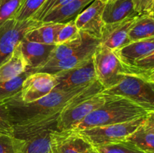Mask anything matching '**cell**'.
Returning <instances> with one entry per match:
<instances>
[{
	"label": "cell",
	"mask_w": 154,
	"mask_h": 153,
	"mask_svg": "<svg viewBox=\"0 0 154 153\" xmlns=\"http://www.w3.org/2000/svg\"><path fill=\"white\" fill-rule=\"evenodd\" d=\"M96 79L108 89L118 84L129 70L114 50L99 44L93 56Z\"/></svg>",
	"instance_id": "cell-5"
},
{
	"label": "cell",
	"mask_w": 154,
	"mask_h": 153,
	"mask_svg": "<svg viewBox=\"0 0 154 153\" xmlns=\"http://www.w3.org/2000/svg\"><path fill=\"white\" fill-rule=\"evenodd\" d=\"M80 34H81V32L77 27L75 20L66 22L63 24V26L57 33L55 40L56 45L72 40L79 36Z\"/></svg>",
	"instance_id": "cell-29"
},
{
	"label": "cell",
	"mask_w": 154,
	"mask_h": 153,
	"mask_svg": "<svg viewBox=\"0 0 154 153\" xmlns=\"http://www.w3.org/2000/svg\"><path fill=\"white\" fill-rule=\"evenodd\" d=\"M105 4L94 0L75 18V22L80 32L100 40L105 26L102 19Z\"/></svg>",
	"instance_id": "cell-11"
},
{
	"label": "cell",
	"mask_w": 154,
	"mask_h": 153,
	"mask_svg": "<svg viewBox=\"0 0 154 153\" xmlns=\"http://www.w3.org/2000/svg\"><path fill=\"white\" fill-rule=\"evenodd\" d=\"M19 152V140L12 130L0 128V153Z\"/></svg>",
	"instance_id": "cell-27"
},
{
	"label": "cell",
	"mask_w": 154,
	"mask_h": 153,
	"mask_svg": "<svg viewBox=\"0 0 154 153\" xmlns=\"http://www.w3.org/2000/svg\"><path fill=\"white\" fill-rule=\"evenodd\" d=\"M0 128L13 131L7 110L2 101H0Z\"/></svg>",
	"instance_id": "cell-32"
},
{
	"label": "cell",
	"mask_w": 154,
	"mask_h": 153,
	"mask_svg": "<svg viewBox=\"0 0 154 153\" xmlns=\"http://www.w3.org/2000/svg\"><path fill=\"white\" fill-rule=\"evenodd\" d=\"M99 1L102 2V3H104V4H106V3L109 2L111 1V0H99Z\"/></svg>",
	"instance_id": "cell-37"
},
{
	"label": "cell",
	"mask_w": 154,
	"mask_h": 153,
	"mask_svg": "<svg viewBox=\"0 0 154 153\" xmlns=\"http://www.w3.org/2000/svg\"><path fill=\"white\" fill-rule=\"evenodd\" d=\"M154 37V19L150 14L139 15L129 32L131 42Z\"/></svg>",
	"instance_id": "cell-22"
},
{
	"label": "cell",
	"mask_w": 154,
	"mask_h": 153,
	"mask_svg": "<svg viewBox=\"0 0 154 153\" xmlns=\"http://www.w3.org/2000/svg\"><path fill=\"white\" fill-rule=\"evenodd\" d=\"M57 129H46L19 140L18 153H51V133Z\"/></svg>",
	"instance_id": "cell-18"
},
{
	"label": "cell",
	"mask_w": 154,
	"mask_h": 153,
	"mask_svg": "<svg viewBox=\"0 0 154 153\" xmlns=\"http://www.w3.org/2000/svg\"><path fill=\"white\" fill-rule=\"evenodd\" d=\"M98 40L99 39L94 38L81 32L80 35L75 38L60 44L56 45L49 61H56L71 56L85 47L86 46Z\"/></svg>",
	"instance_id": "cell-19"
},
{
	"label": "cell",
	"mask_w": 154,
	"mask_h": 153,
	"mask_svg": "<svg viewBox=\"0 0 154 153\" xmlns=\"http://www.w3.org/2000/svg\"><path fill=\"white\" fill-rule=\"evenodd\" d=\"M153 50L154 37L132 41L115 52L122 62L129 70L135 61L146 56Z\"/></svg>",
	"instance_id": "cell-16"
},
{
	"label": "cell",
	"mask_w": 154,
	"mask_h": 153,
	"mask_svg": "<svg viewBox=\"0 0 154 153\" xmlns=\"http://www.w3.org/2000/svg\"><path fill=\"white\" fill-rule=\"evenodd\" d=\"M23 0H0V24L14 19Z\"/></svg>",
	"instance_id": "cell-28"
},
{
	"label": "cell",
	"mask_w": 154,
	"mask_h": 153,
	"mask_svg": "<svg viewBox=\"0 0 154 153\" xmlns=\"http://www.w3.org/2000/svg\"><path fill=\"white\" fill-rule=\"evenodd\" d=\"M55 46L56 44L35 43L23 38L20 42V47L27 63V69L32 74L43 67L51 58Z\"/></svg>",
	"instance_id": "cell-14"
},
{
	"label": "cell",
	"mask_w": 154,
	"mask_h": 153,
	"mask_svg": "<svg viewBox=\"0 0 154 153\" xmlns=\"http://www.w3.org/2000/svg\"><path fill=\"white\" fill-rule=\"evenodd\" d=\"M57 83L54 74L44 72L30 74L24 80L18 96L25 103L33 102L51 92Z\"/></svg>",
	"instance_id": "cell-9"
},
{
	"label": "cell",
	"mask_w": 154,
	"mask_h": 153,
	"mask_svg": "<svg viewBox=\"0 0 154 153\" xmlns=\"http://www.w3.org/2000/svg\"><path fill=\"white\" fill-rule=\"evenodd\" d=\"M139 16L135 10L132 0H111L105 4L102 19L105 24L120 22Z\"/></svg>",
	"instance_id": "cell-17"
},
{
	"label": "cell",
	"mask_w": 154,
	"mask_h": 153,
	"mask_svg": "<svg viewBox=\"0 0 154 153\" xmlns=\"http://www.w3.org/2000/svg\"><path fill=\"white\" fill-rule=\"evenodd\" d=\"M150 14H154V3H153V8H152V10H151V13H150Z\"/></svg>",
	"instance_id": "cell-38"
},
{
	"label": "cell",
	"mask_w": 154,
	"mask_h": 153,
	"mask_svg": "<svg viewBox=\"0 0 154 153\" xmlns=\"http://www.w3.org/2000/svg\"><path fill=\"white\" fill-rule=\"evenodd\" d=\"M141 127L147 131L154 133V111L149 112L146 116Z\"/></svg>",
	"instance_id": "cell-34"
},
{
	"label": "cell",
	"mask_w": 154,
	"mask_h": 153,
	"mask_svg": "<svg viewBox=\"0 0 154 153\" xmlns=\"http://www.w3.org/2000/svg\"><path fill=\"white\" fill-rule=\"evenodd\" d=\"M32 74L28 69L21 74L11 80L0 82V101L8 99L20 94L24 80Z\"/></svg>",
	"instance_id": "cell-24"
},
{
	"label": "cell",
	"mask_w": 154,
	"mask_h": 153,
	"mask_svg": "<svg viewBox=\"0 0 154 153\" xmlns=\"http://www.w3.org/2000/svg\"><path fill=\"white\" fill-rule=\"evenodd\" d=\"M154 69V50L146 56L137 60L129 68V74H142Z\"/></svg>",
	"instance_id": "cell-30"
},
{
	"label": "cell",
	"mask_w": 154,
	"mask_h": 153,
	"mask_svg": "<svg viewBox=\"0 0 154 153\" xmlns=\"http://www.w3.org/2000/svg\"><path fill=\"white\" fill-rule=\"evenodd\" d=\"M54 1H55V0H47V1L45 2V4H43V6H42V7L38 10L37 13L34 15L32 19L38 21H42V20L43 19L44 16L47 14V13H48V10H49L50 8H51V4L54 2Z\"/></svg>",
	"instance_id": "cell-33"
},
{
	"label": "cell",
	"mask_w": 154,
	"mask_h": 153,
	"mask_svg": "<svg viewBox=\"0 0 154 153\" xmlns=\"http://www.w3.org/2000/svg\"><path fill=\"white\" fill-rule=\"evenodd\" d=\"M141 74V76H144L147 81H149V82H151V83L154 84V69L150 70V71H147L142 74Z\"/></svg>",
	"instance_id": "cell-35"
},
{
	"label": "cell",
	"mask_w": 154,
	"mask_h": 153,
	"mask_svg": "<svg viewBox=\"0 0 154 153\" xmlns=\"http://www.w3.org/2000/svg\"><path fill=\"white\" fill-rule=\"evenodd\" d=\"M42 23L34 19L23 21L11 19L0 24V66L10 58L27 32Z\"/></svg>",
	"instance_id": "cell-7"
},
{
	"label": "cell",
	"mask_w": 154,
	"mask_h": 153,
	"mask_svg": "<svg viewBox=\"0 0 154 153\" xmlns=\"http://www.w3.org/2000/svg\"><path fill=\"white\" fill-rule=\"evenodd\" d=\"M138 16L129 18L120 22L105 24L100 39V44L111 50L116 51L130 43L129 32Z\"/></svg>",
	"instance_id": "cell-12"
},
{
	"label": "cell",
	"mask_w": 154,
	"mask_h": 153,
	"mask_svg": "<svg viewBox=\"0 0 154 153\" xmlns=\"http://www.w3.org/2000/svg\"><path fill=\"white\" fill-rule=\"evenodd\" d=\"M145 116L123 123L98 126L78 130L93 146L126 140L142 124Z\"/></svg>",
	"instance_id": "cell-6"
},
{
	"label": "cell",
	"mask_w": 154,
	"mask_h": 153,
	"mask_svg": "<svg viewBox=\"0 0 154 153\" xmlns=\"http://www.w3.org/2000/svg\"><path fill=\"white\" fill-rule=\"evenodd\" d=\"M84 153H99V152L96 149V148H94V147L93 146L92 148H90V149H88L87 151H86Z\"/></svg>",
	"instance_id": "cell-36"
},
{
	"label": "cell",
	"mask_w": 154,
	"mask_h": 153,
	"mask_svg": "<svg viewBox=\"0 0 154 153\" xmlns=\"http://www.w3.org/2000/svg\"><path fill=\"white\" fill-rule=\"evenodd\" d=\"M54 75L57 82L54 88L59 90L76 89L87 86L97 80L93 57L73 68Z\"/></svg>",
	"instance_id": "cell-8"
},
{
	"label": "cell",
	"mask_w": 154,
	"mask_h": 153,
	"mask_svg": "<svg viewBox=\"0 0 154 153\" xmlns=\"http://www.w3.org/2000/svg\"><path fill=\"white\" fill-rule=\"evenodd\" d=\"M100 82L90 84L75 100L63 110L57 119L58 130L75 129L87 116L105 102L107 94Z\"/></svg>",
	"instance_id": "cell-3"
},
{
	"label": "cell",
	"mask_w": 154,
	"mask_h": 153,
	"mask_svg": "<svg viewBox=\"0 0 154 153\" xmlns=\"http://www.w3.org/2000/svg\"><path fill=\"white\" fill-rule=\"evenodd\" d=\"M134 9L139 15L150 14L154 0H132Z\"/></svg>",
	"instance_id": "cell-31"
},
{
	"label": "cell",
	"mask_w": 154,
	"mask_h": 153,
	"mask_svg": "<svg viewBox=\"0 0 154 153\" xmlns=\"http://www.w3.org/2000/svg\"><path fill=\"white\" fill-rule=\"evenodd\" d=\"M92 147L76 130H54L51 133V153H84Z\"/></svg>",
	"instance_id": "cell-10"
},
{
	"label": "cell",
	"mask_w": 154,
	"mask_h": 153,
	"mask_svg": "<svg viewBox=\"0 0 154 153\" xmlns=\"http://www.w3.org/2000/svg\"><path fill=\"white\" fill-rule=\"evenodd\" d=\"M103 92L126 98L148 112L154 111V84L141 74H126L118 84Z\"/></svg>",
	"instance_id": "cell-4"
},
{
	"label": "cell",
	"mask_w": 154,
	"mask_h": 153,
	"mask_svg": "<svg viewBox=\"0 0 154 153\" xmlns=\"http://www.w3.org/2000/svg\"><path fill=\"white\" fill-rule=\"evenodd\" d=\"M46 1L47 0H23L14 19L18 21L32 19L34 15Z\"/></svg>",
	"instance_id": "cell-25"
},
{
	"label": "cell",
	"mask_w": 154,
	"mask_h": 153,
	"mask_svg": "<svg viewBox=\"0 0 154 153\" xmlns=\"http://www.w3.org/2000/svg\"><path fill=\"white\" fill-rule=\"evenodd\" d=\"M90 85L73 90L54 88L46 96L30 103L22 101L19 94L2 100L11 123L14 136L22 140L46 129L57 130V119L63 110Z\"/></svg>",
	"instance_id": "cell-1"
},
{
	"label": "cell",
	"mask_w": 154,
	"mask_h": 153,
	"mask_svg": "<svg viewBox=\"0 0 154 153\" xmlns=\"http://www.w3.org/2000/svg\"><path fill=\"white\" fill-rule=\"evenodd\" d=\"M94 0H72L61 7L50 10L42 20L43 22L65 24L75 18Z\"/></svg>",
	"instance_id": "cell-15"
},
{
	"label": "cell",
	"mask_w": 154,
	"mask_h": 153,
	"mask_svg": "<svg viewBox=\"0 0 154 153\" xmlns=\"http://www.w3.org/2000/svg\"><path fill=\"white\" fill-rule=\"evenodd\" d=\"M150 15H151V16H153V19H154V14H150Z\"/></svg>",
	"instance_id": "cell-39"
},
{
	"label": "cell",
	"mask_w": 154,
	"mask_h": 153,
	"mask_svg": "<svg viewBox=\"0 0 154 153\" xmlns=\"http://www.w3.org/2000/svg\"><path fill=\"white\" fill-rule=\"evenodd\" d=\"M99 44H100V40H98L86 46L85 47L71 56L56 61L48 62L43 67L36 70L34 73L44 72L51 74H56L59 72L73 68L93 57L96 47Z\"/></svg>",
	"instance_id": "cell-13"
},
{
	"label": "cell",
	"mask_w": 154,
	"mask_h": 153,
	"mask_svg": "<svg viewBox=\"0 0 154 153\" xmlns=\"http://www.w3.org/2000/svg\"><path fill=\"white\" fill-rule=\"evenodd\" d=\"M63 25L61 23L42 22V24L27 32L24 38L35 43L56 44V37Z\"/></svg>",
	"instance_id": "cell-21"
},
{
	"label": "cell",
	"mask_w": 154,
	"mask_h": 153,
	"mask_svg": "<svg viewBox=\"0 0 154 153\" xmlns=\"http://www.w3.org/2000/svg\"><path fill=\"white\" fill-rule=\"evenodd\" d=\"M147 153H154V152H147Z\"/></svg>",
	"instance_id": "cell-40"
},
{
	"label": "cell",
	"mask_w": 154,
	"mask_h": 153,
	"mask_svg": "<svg viewBox=\"0 0 154 153\" xmlns=\"http://www.w3.org/2000/svg\"><path fill=\"white\" fill-rule=\"evenodd\" d=\"M93 147L99 153H146L124 140Z\"/></svg>",
	"instance_id": "cell-26"
},
{
	"label": "cell",
	"mask_w": 154,
	"mask_h": 153,
	"mask_svg": "<svg viewBox=\"0 0 154 153\" xmlns=\"http://www.w3.org/2000/svg\"><path fill=\"white\" fill-rule=\"evenodd\" d=\"M124 141L146 153L154 152V133L144 130L141 125Z\"/></svg>",
	"instance_id": "cell-23"
},
{
	"label": "cell",
	"mask_w": 154,
	"mask_h": 153,
	"mask_svg": "<svg viewBox=\"0 0 154 153\" xmlns=\"http://www.w3.org/2000/svg\"><path fill=\"white\" fill-rule=\"evenodd\" d=\"M26 69L27 63L21 50L20 43L10 58L0 66V82L16 77Z\"/></svg>",
	"instance_id": "cell-20"
},
{
	"label": "cell",
	"mask_w": 154,
	"mask_h": 153,
	"mask_svg": "<svg viewBox=\"0 0 154 153\" xmlns=\"http://www.w3.org/2000/svg\"><path fill=\"white\" fill-rule=\"evenodd\" d=\"M106 94L105 103L89 114L73 130L126 122L142 118L149 113L144 108L126 98Z\"/></svg>",
	"instance_id": "cell-2"
}]
</instances>
